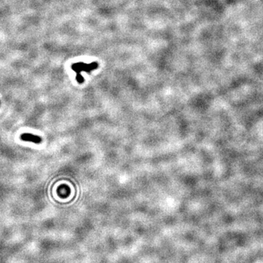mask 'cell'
Masks as SVG:
<instances>
[{"instance_id":"7a4b0ae2","label":"cell","mask_w":263,"mask_h":263,"mask_svg":"<svg viewBox=\"0 0 263 263\" xmlns=\"http://www.w3.org/2000/svg\"><path fill=\"white\" fill-rule=\"evenodd\" d=\"M21 139L23 141L32 142L34 143H40L42 142V139L39 136L29 134V133H24V134L21 135Z\"/></svg>"},{"instance_id":"6da1fadb","label":"cell","mask_w":263,"mask_h":263,"mask_svg":"<svg viewBox=\"0 0 263 263\" xmlns=\"http://www.w3.org/2000/svg\"><path fill=\"white\" fill-rule=\"evenodd\" d=\"M97 67H98V64L96 62L91 63V64H85V63L78 62V63H75V64H73V66H72L73 70L77 73L76 79L79 84H82L84 80V77H83L81 76V75H80V73H82V72L90 73V72L92 71V70L97 69Z\"/></svg>"}]
</instances>
